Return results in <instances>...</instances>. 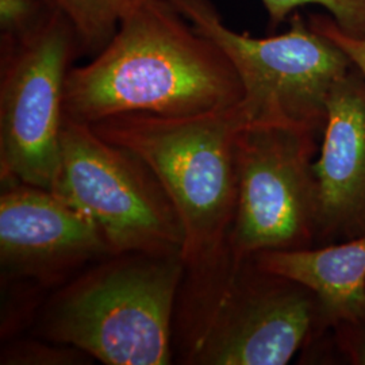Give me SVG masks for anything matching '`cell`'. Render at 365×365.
<instances>
[{"instance_id": "6da1fadb", "label": "cell", "mask_w": 365, "mask_h": 365, "mask_svg": "<svg viewBox=\"0 0 365 365\" xmlns=\"http://www.w3.org/2000/svg\"><path fill=\"white\" fill-rule=\"evenodd\" d=\"M242 95L214 41L170 0H146L88 64L71 68L64 119L91 126L125 114L188 117L238 106Z\"/></svg>"}, {"instance_id": "7a4b0ae2", "label": "cell", "mask_w": 365, "mask_h": 365, "mask_svg": "<svg viewBox=\"0 0 365 365\" xmlns=\"http://www.w3.org/2000/svg\"><path fill=\"white\" fill-rule=\"evenodd\" d=\"M182 356L196 365H284L329 329L309 288L230 253L182 279Z\"/></svg>"}, {"instance_id": "3957f363", "label": "cell", "mask_w": 365, "mask_h": 365, "mask_svg": "<svg viewBox=\"0 0 365 365\" xmlns=\"http://www.w3.org/2000/svg\"><path fill=\"white\" fill-rule=\"evenodd\" d=\"M242 126L240 105L188 117L125 114L91 125L99 137L130 150L156 175L182 222L187 274L212 268L230 253L235 138Z\"/></svg>"}, {"instance_id": "277c9868", "label": "cell", "mask_w": 365, "mask_h": 365, "mask_svg": "<svg viewBox=\"0 0 365 365\" xmlns=\"http://www.w3.org/2000/svg\"><path fill=\"white\" fill-rule=\"evenodd\" d=\"M184 274L182 255H113L53 297L39 334L103 364H170Z\"/></svg>"}, {"instance_id": "5b68a950", "label": "cell", "mask_w": 365, "mask_h": 365, "mask_svg": "<svg viewBox=\"0 0 365 365\" xmlns=\"http://www.w3.org/2000/svg\"><path fill=\"white\" fill-rule=\"evenodd\" d=\"M229 57L242 84L244 126L322 131L329 95L353 66L322 31L295 13L279 36L255 38L227 26L211 0H170Z\"/></svg>"}, {"instance_id": "8992f818", "label": "cell", "mask_w": 365, "mask_h": 365, "mask_svg": "<svg viewBox=\"0 0 365 365\" xmlns=\"http://www.w3.org/2000/svg\"><path fill=\"white\" fill-rule=\"evenodd\" d=\"M60 152L53 192L98 226L114 255H182L180 218L144 160L68 119Z\"/></svg>"}, {"instance_id": "52a82bcc", "label": "cell", "mask_w": 365, "mask_h": 365, "mask_svg": "<svg viewBox=\"0 0 365 365\" xmlns=\"http://www.w3.org/2000/svg\"><path fill=\"white\" fill-rule=\"evenodd\" d=\"M78 56L75 31L51 9L25 36L1 39V180L52 191L60 167L66 76Z\"/></svg>"}, {"instance_id": "ba28073f", "label": "cell", "mask_w": 365, "mask_h": 365, "mask_svg": "<svg viewBox=\"0 0 365 365\" xmlns=\"http://www.w3.org/2000/svg\"><path fill=\"white\" fill-rule=\"evenodd\" d=\"M317 133L242 126L235 138L237 202L229 250L237 260L317 241Z\"/></svg>"}, {"instance_id": "9c48e42d", "label": "cell", "mask_w": 365, "mask_h": 365, "mask_svg": "<svg viewBox=\"0 0 365 365\" xmlns=\"http://www.w3.org/2000/svg\"><path fill=\"white\" fill-rule=\"evenodd\" d=\"M1 182L3 274L48 284L114 255L98 226L51 190L18 180Z\"/></svg>"}, {"instance_id": "30bf717a", "label": "cell", "mask_w": 365, "mask_h": 365, "mask_svg": "<svg viewBox=\"0 0 365 365\" xmlns=\"http://www.w3.org/2000/svg\"><path fill=\"white\" fill-rule=\"evenodd\" d=\"M313 170L317 241L365 235V78L354 64L329 95Z\"/></svg>"}, {"instance_id": "8fae6325", "label": "cell", "mask_w": 365, "mask_h": 365, "mask_svg": "<svg viewBox=\"0 0 365 365\" xmlns=\"http://www.w3.org/2000/svg\"><path fill=\"white\" fill-rule=\"evenodd\" d=\"M253 259L261 268L309 288L329 329L365 322V235L318 248L261 252Z\"/></svg>"}, {"instance_id": "7c38bea8", "label": "cell", "mask_w": 365, "mask_h": 365, "mask_svg": "<svg viewBox=\"0 0 365 365\" xmlns=\"http://www.w3.org/2000/svg\"><path fill=\"white\" fill-rule=\"evenodd\" d=\"M75 31L78 56H96L117 33L120 22L146 0H45Z\"/></svg>"}, {"instance_id": "4fadbf2b", "label": "cell", "mask_w": 365, "mask_h": 365, "mask_svg": "<svg viewBox=\"0 0 365 365\" xmlns=\"http://www.w3.org/2000/svg\"><path fill=\"white\" fill-rule=\"evenodd\" d=\"M261 3L272 29L289 19L300 7L315 4L325 9L345 33L365 37V0H261Z\"/></svg>"}, {"instance_id": "5bb4252c", "label": "cell", "mask_w": 365, "mask_h": 365, "mask_svg": "<svg viewBox=\"0 0 365 365\" xmlns=\"http://www.w3.org/2000/svg\"><path fill=\"white\" fill-rule=\"evenodd\" d=\"M90 354L72 345L42 341H15L3 348V365H78L88 364Z\"/></svg>"}, {"instance_id": "9a60e30c", "label": "cell", "mask_w": 365, "mask_h": 365, "mask_svg": "<svg viewBox=\"0 0 365 365\" xmlns=\"http://www.w3.org/2000/svg\"><path fill=\"white\" fill-rule=\"evenodd\" d=\"M45 0H0L1 39L25 36L48 13Z\"/></svg>"}, {"instance_id": "2e32d148", "label": "cell", "mask_w": 365, "mask_h": 365, "mask_svg": "<svg viewBox=\"0 0 365 365\" xmlns=\"http://www.w3.org/2000/svg\"><path fill=\"white\" fill-rule=\"evenodd\" d=\"M307 19L315 29L334 41L349 56L353 64L360 69L365 78V37H356L345 33L331 16L313 14Z\"/></svg>"}, {"instance_id": "e0dca14e", "label": "cell", "mask_w": 365, "mask_h": 365, "mask_svg": "<svg viewBox=\"0 0 365 365\" xmlns=\"http://www.w3.org/2000/svg\"><path fill=\"white\" fill-rule=\"evenodd\" d=\"M339 351L349 363L365 365V322H346L333 327Z\"/></svg>"}]
</instances>
